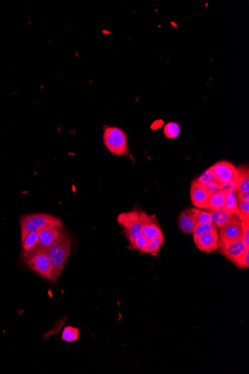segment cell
Returning a JSON list of instances; mask_svg holds the SVG:
<instances>
[{
	"label": "cell",
	"instance_id": "6da1fadb",
	"mask_svg": "<svg viewBox=\"0 0 249 374\" xmlns=\"http://www.w3.org/2000/svg\"><path fill=\"white\" fill-rule=\"evenodd\" d=\"M71 252V241L67 234L64 232L61 238L47 249L51 263H52V271L55 279L59 278L66 263Z\"/></svg>",
	"mask_w": 249,
	"mask_h": 374
},
{
	"label": "cell",
	"instance_id": "7a4b0ae2",
	"mask_svg": "<svg viewBox=\"0 0 249 374\" xmlns=\"http://www.w3.org/2000/svg\"><path fill=\"white\" fill-rule=\"evenodd\" d=\"M24 255L28 265L35 273L50 281H55L52 263L47 254V249L43 248L39 244L36 248L24 253Z\"/></svg>",
	"mask_w": 249,
	"mask_h": 374
},
{
	"label": "cell",
	"instance_id": "3957f363",
	"mask_svg": "<svg viewBox=\"0 0 249 374\" xmlns=\"http://www.w3.org/2000/svg\"><path fill=\"white\" fill-rule=\"evenodd\" d=\"M21 223V240H24L28 234L41 230L50 225L62 226V221L58 217L49 214L37 213L24 215L20 220Z\"/></svg>",
	"mask_w": 249,
	"mask_h": 374
},
{
	"label": "cell",
	"instance_id": "277c9868",
	"mask_svg": "<svg viewBox=\"0 0 249 374\" xmlns=\"http://www.w3.org/2000/svg\"><path fill=\"white\" fill-rule=\"evenodd\" d=\"M103 142L106 148L112 154L124 156L128 153L127 135L118 127H106L103 133Z\"/></svg>",
	"mask_w": 249,
	"mask_h": 374
},
{
	"label": "cell",
	"instance_id": "5b68a950",
	"mask_svg": "<svg viewBox=\"0 0 249 374\" xmlns=\"http://www.w3.org/2000/svg\"><path fill=\"white\" fill-rule=\"evenodd\" d=\"M117 222L123 228L126 238L129 244L143 234L141 212L138 211L119 214L117 217Z\"/></svg>",
	"mask_w": 249,
	"mask_h": 374
},
{
	"label": "cell",
	"instance_id": "8992f818",
	"mask_svg": "<svg viewBox=\"0 0 249 374\" xmlns=\"http://www.w3.org/2000/svg\"><path fill=\"white\" fill-rule=\"evenodd\" d=\"M219 229V242H232L242 240V224L237 215L231 214L229 221Z\"/></svg>",
	"mask_w": 249,
	"mask_h": 374
},
{
	"label": "cell",
	"instance_id": "52a82bcc",
	"mask_svg": "<svg viewBox=\"0 0 249 374\" xmlns=\"http://www.w3.org/2000/svg\"><path fill=\"white\" fill-rule=\"evenodd\" d=\"M210 170L215 175L216 181H218L222 189H225L229 184L233 181L236 167L232 163L227 161H221L215 163L210 167Z\"/></svg>",
	"mask_w": 249,
	"mask_h": 374
},
{
	"label": "cell",
	"instance_id": "ba28073f",
	"mask_svg": "<svg viewBox=\"0 0 249 374\" xmlns=\"http://www.w3.org/2000/svg\"><path fill=\"white\" fill-rule=\"evenodd\" d=\"M211 192L204 184L200 183L197 179L194 180L190 186V199L192 204L197 209H207L209 198Z\"/></svg>",
	"mask_w": 249,
	"mask_h": 374
},
{
	"label": "cell",
	"instance_id": "9c48e42d",
	"mask_svg": "<svg viewBox=\"0 0 249 374\" xmlns=\"http://www.w3.org/2000/svg\"><path fill=\"white\" fill-rule=\"evenodd\" d=\"M200 209L197 208H188L183 211L178 217V227L183 233L190 235L193 233L196 225Z\"/></svg>",
	"mask_w": 249,
	"mask_h": 374
},
{
	"label": "cell",
	"instance_id": "30bf717a",
	"mask_svg": "<svg viewBox=\"0 0 249 374\" xmlns=\"http://www.w3.org/2000/svg\"><path fill=\"white\" fill-rule=\"evenodd\" d=\"M195 244L201 252L206 253L214 252L219 247V237L218 229L203 234L195 241Z\"/></svg>",
	"mask_w": 249,
	"mask_h": 374
},
{
	"label": "cell",
	"instance_id": "8fae6325",
	"mask_svg": "<svg viewBox=\"0 0 249 374\" xmlns=\"http://www.w3.org/2000/svg\"><path fill=\"white\" fill-rule=\"evenodd\" d=\"M247 248L249 247H247L244 244L242 240L232 241V242H219V247H218L219 252L227 259L231 261L233 264L237 259L238 257L242 255Z\"/></svg>",
	"mask_w": 249,
	"mask_h": 374
},
{
	"label": "cell",
	"instance_id": "7c38bea8",
	"mask_svg": "<svg viewBox=\"0 0 249 374\" xmlns=\"http://www.w3.org/2000/svg\"><path fill=\"white\" fill-rule=\"evenodd\" d=\"M225 189L233 192H249L248 167L242 165L236 168L233 181Z\"/></svg>",
	"mask_w": 249,
	"mask_h": 374
},
{
	"label": "cell",
	"instance_id": "4fadbf2b",
	"mask_svg": "<svg viewBox=\"0 0 249 374\" xmlns=\"http://www.w3.org/2000/svg\"><path fill=\"white\" fill-rule=\"evenodd\" d=\"M64 233L61 226L50 225L43 228L40 230V245L47 249L55 244Z\"/></svg>",
	"mask_w": 249,
	"mask_h": 374
},
{
	"label": "cell",
	"instance_id": "5bb4252c",
	"mask_svg": "<svg viewBox=\"0 0 249 374\" xmlns=\"http://www.w3.org/2000/svg\"><path fill=\"white\" fill-rule=\"evenodd\" d=\"M141 223L143 234L147 237V239H154L163 234L162 230L154 218L146 212H141Z\"/></svg>",
	"mask_w": 249,
	"mask_h": 374
},
{
	"label": "cell",
	"instance_id": "9a60e30c",
	"mask_svg": "<svg viewBox=\"0 0 249 374\" xmlns=\"http://www.w3.org/2000/svg\"><path fill=\"white\" fill-rule=\"evenodd\" d=\"M227 189H222L212 192L209 198L207 209L210 212L223 209L227 201Z\"/></svg>",
	"mask_w": 249,
	"mask_h": 374
},
{
	"label": "cell",
	"instance_id": "2e32d148",
	"mask_svg": "<svg viewBox=\"0 0 249 374\" xmlns=\"http://www.w3.org/2000/svg\"><path fill=\"white\" fill-rule=\"evenodd\" d=\"M40 230L35 231L28 234L22 241L24 254L36 248L40 244Z\"/></svg>",
	"mask_w": 249,
	"mask_h": 374
},
{
	"label": "cell",
	"instance_id": "e0dca14e",
	"mask_svg": "<svg viewBox=\"0 0 249 374\" xmlns=\"http://www.w3.org/2000/svg\"><path fill=\"white\" fill-rule=\"evenodd\" d=\"M164 243V237L163 234L158 235L156 238L152 240H149L148 244L147 247L143 249V253H148L151 255L156 256L159 253L160 249L162 247Z\"/></svg>",
	"mask_w": 249,
	"mask_h": 374
},
{
	"label": "cell",
	"instance_id": "ac0fdd59",
	"mask_svg": "<svg viewBox=\"0 0 249 374\" xmlns=\"http://www.w3.org/2000/svg\"><path fill=\"white\" fill-rule=\"evenodd\" d=\"M210 215H211V224L214 225L216 228H220L229 221L231 214H229L224 209H222V210L210 212Z\"/></svg>",
	"mask_w": 249,
	"mask_h": 374
},
{
	"label": "cell",
	"instance_id": "d6986e66",
	"mask_svg": "<svg viewBox=\"0 0 249 374\" xmlns=\"http://www.w3.org/2000/svg\"><path fill=\"white\" fill-rule=\"evenodd\" d=\"M79 332L78 328L72 326H65L61 334V340L65 342H74L79 339Z\"/></svg>",
	"mask_w": 249,
	"mask_h": 374
},
{
	"label": "cell",
	"instance_id": "ffe728a7",
	"mask_svg": "<svg viewBox=\"0 0 249 374\" xmlns=\"http://www.w3.org/2000/svg\"><path fill=\"white\" fill-rule=\"evenodd\" d=\"M224 210L228 212L229 214H235L239 215L237 207H236V198L235 192L229 191L227 192V198L224 206Z\"/></svg>",
	"mask_w": 249,
	"mask_h": 374
},
{
	"label": "cell",
	"instance_id": "44dd1931",
	"mask_svg": "<svg viewBox=\"0 0 249 374\" xmlns=\"http://www.w3.org/2000/svg\"><path fill=\"white\" fill-rule=\"evenodd\" d=\"M181 132V128L179 125L175 122H170L164 126V135L169 139H174L176 138Z\"/></svg>",
	"mask_w": 249,
	"mask_h": 374
},
{
	"label": "cell",
	"instance_id": "7402d4cb",
	"mask_svg": "<svg viewBox=\"0 0 249 374\" xmlns=\"http://www.w3.org/2000/svg\"><path fill=\"white\" fill-rule=\"evenodd\" d=\"M218 229L214 225L212 224L211 223L210 224H196L195 226L194 229L193 231V237L194 241L196 239L199 238L201 235L205 233V232H209V231L213 230V229Z\"/></svg>",
	"mask_w": 249,
	"mask_h": 374
},
{
	"label": "cell",
	"instance_id": "603a6c76",
	"mask_svg": "<svg viewBox=\"0 0 249 374\" xmlns=\"http://www.w3.org/2000/svg\"><path fill=\"white\" fill-rule=\"evenodd\" d=\"M149 240L147 239V237L142 234L140 235L139 237L134 240L130 244V247L132 249H138L140 252H142L143 249L147 247L148 244Z\"/></svg>",
	"mask_w": 249,
	"mask_h": 374
},
{
	"label": "cell",
	"instance_id": "cb8c5ba5",
	"mask_svg": "<svg viewBox=\"0 0 249 374\" xmlns=\"http://www.w3.org/2000/svg\"><path fill=\"white\" fill-rule=\"evenodd\" d=\"M236 207H237L239 217L249 218V200H239L236 198Z\"/></svg>",
	"mask_w": 249,
	"mask_h": 374
},
{
	"label": "cell",
	"instance_id": "d4e9b609",
	"mask_svg": "<svg viewBox=\"0 0 249 374\" xmlns=\"http://www.w3.org/2000/svg\"><path fill=\"white\" fill-rule=\"evenodd\" d=\"M233 264L239 268H247L249 267V248L245 249V252L238 257Z\"/></svg>",
	"mask_w": 249,
	"mask_h": 374
},
{
	"label": "cell",
	"instance_id": "484cf974",
	"mask_svg": "<svg viewBox=\"0 0 249 374\" xmlns=\"http://www.w3.org/2000/svg\"><path fill=\"white\" fill-rule=\"evenodd\" d=\"M242 224V241L247 247H249V220H241Z\"/></svg>",
	"mask_w": 249,
	"mask_h": 374
},
{
	"label": "cell",
	"instance_id": "4316f807",
	"mask_svg": "<svg viewBox=\"0 0 249 374\" xmlns=\"http://www.w3.org/2000/svg\"><path fill=\"white\" fill-rule=\"evenodd\" d=\"M210 223H211L210 212H204V211L200 210L196 224H210Z\"/></svg>",
	"mask_w": 249,
	"mask_h": 374
},
{
	"label": "cell",
	"instance_id": "83f0119b",
	"mask_svg": "<svg viewBox=\"0 0 249 374\" xmlns=\"http://www.w3.org/2000/svg\"><path fill=\"white\" fill-rule=\"evenodd\" d=\"M196 179L200 183H201V184H205L206 183L208 182L210 180L216 179V178H215V175L213 174V172L209 168L202 175H200L199 178H196Z\"/></svg>",
	"mask_w": 249,
	"mask_h": 374
},
{
	"label": "cell",
	"instance_id": "f1b7e54d",
	"mask_svg": "<svg viewBox=\"0 0 249 374\" xmlns=\"http://www.w3.org/2000/svg\"><path fill=\"white\" fill-rule=\"evenodd\" d=\"M237 199L249 200V192H235Z\"/></svg>",
	"mask_w": 249,
	"mask_h": 374
}]
</instances>
